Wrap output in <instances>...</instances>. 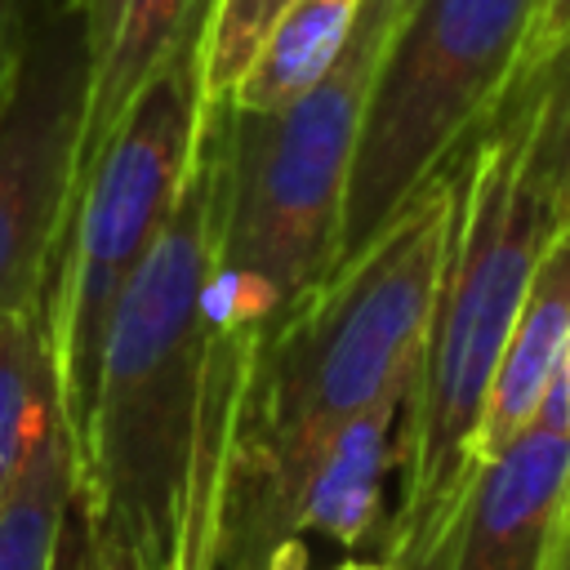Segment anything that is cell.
<instances>
[{
	"mask_svg": "<svg viewBox=\"0 0 570 570\" xmlns=\"http://www.w3.org/2000/svg\"><path fill=\"white\" fill-rule=\"evenodd\" d=\"M570 494V419L552 383L534 423L476 472L441 570H548Z\"/></svg>",
	"mask_w": 570,
	"mask_h": 570,
	"instance_id": "8",
	"label": "cell"
},
{
	"mask_svg": "<svg viewBox=\"0 0 570 570\" xmlns=\"http://www.w3.org/2000/svg\"><path fill=\"white\" fill-rule=\"evenodd\" d=\"M521 80L534 94V165L557 227H570V40Z\"/></svg>",
	"mask_w": 570,
	"mask_h": 570,
	"instance_id": "14",
	"label": "cell"
},
{
	"mask_svg": "<svg viewBox=\"0 0 570 570\" xmlns=\"http://www.w3.org/2000/svg\"><path fill=\"white\" fill-rule=\"evenodd\" d=\"M27 0H0V107L9 98V85L18 76V58H22V45H27Z\"/></svg>",
	"mask_w": 570,
	"mask_h": 570,
	"instance_id": "17",
	"label": "cell"
},
{
	"mask_svg": "<svg viewBox=\"0 0 570 570\" xmlns=\"http://www.w3.org/2000/svg\"><path fill=\"white\" fill-rule=\"evenodd\" d=\"M401 0H365L338 62L281 111L227 102V196L214 312L263 347L338 267L365 98L401 22Z\"/></svg>",
	"mask_w": 570,
	"mask_h": 570,
	"instance_id": "4",
	"label": "cell"
},
{
	"mask_svg": "<svg viewBox=\"0 0 570 570\" xmlns=\"http://www.w3.org/2000/svg\"><path fill=\"white\" fill-rule=\"evenodd\" d=\"M227 102H209L191 183L129 276L94 387L67 423L76 503L120 570H218L258 347L214 312Z\"/></svg>",
	"mask_w": 570,
	"mask_h": 570,
	"instance_id": "1",
	"label": "cell"
},
{
	"mask_svg": "<svg viewBox=\"0 0 570 570\" xmlns=\"http://www.w3.org/2000/svg\"><path fill=\"white\" fill-rule=\"evenodd\" d=\"M53 570H120L98 543L94 534L85 530V517H80V503H71V517H67V530H62V548H58V566Z\"/></svg>",
	"mask_w": 570,
	"mask_h": 570,
	"instance_id": "18",
	"label": "cell"
},
{
	"mask_svg": "<svg viewBox=\"0 0 570 570\" xmlns=\"http://www.w3.org/2000/svg\"><path fill=\"white\" fill-rule=\"evenodd\" d=\"M85 125V45L76 13L27 27L18 76L0 107V325L45 307L76 200Z\"/></svg>",
	"mask_w": 570,
	"mask_h": 570,
	"instance_id": "7",
	"label": "cell"
},
{
	"mask_svg": "<svg viewBox=\"0 0 570 570\" xmlns=\"http://www.w3.org/2000/svg\"><path fill=\"white\" fill-rule=\"evenodd\" d=\"M561 396H566V419H570V343H566V361H561Z\"/></svg>",
	"mask_w": 570,
	"mask_h": 570,
	"instance_id": "22",
	"label": "cell"
},
{
	"mask_svg": "<svg viewBox=\"0 0 570 570\" xmlns=\"http://www.w3.org/2000/svg\"><path fill=\"white\" fill-rule=\"evenodd\" d=\"M401 4H405V9H410V4H414V0H401Z\"/></svg>",
	"mask_w": 570,
	"mask_h": 570,
	"instance_id": "23",
	"label": "cell"
},
{
	"mask_svg": "<svg viewBox=\"0 0 570 570\" xmlns=\"http://www.w3.org/2000/svg\"><path fill=\"white\" fill-rule=\"evenodd\" d=\"M334 570H396V566H392V561H383V557H379V561H361V557H347V561H338Z\"/></svg>",
	"mask_w": 570,
	"mask_h": 570,
	"instance_id": "21",
	"label": "cell"
},
{
	"mask_svg": "<svg viewBox=\"0 0 570 570\" xmlns=\"http://www.w3.org/2000/svg\"><path fill=\"white\" fill-rule=\"evenodd\" d=\"M552 227L534 165V94L517 76L459 151L450 254L396 428V503L379 543L396 570H441L481 472L485 401Z\"/></svg>",
	"mask_w": 570,
	"mask_h": 570,
	"instance_id": "2",
	"label": "cell"
},
{
	"mask_svg": "<svg viewBox=\"0 0 570 570\" xmlns=\"http://www.w3.org/2000/svg\"><path fill=\"white\" fill-rule=\"evenodd\" d=\"M570 40V0H539L534 9V22H530V36H525V49H521V71H534L539 62H548L561 45Z\"/></svg>",
	"mask_w": 570,
	"mask_h": 570,
	"instance_id": "16",
	"label": "cell"
},
{
	"mask_svg": "<svg viewBox=\"0 0 570 570\" xmlns=\"http://www.w3.org/2000/svg\"><path fill=\"white\" fill-rule=\"evenodd\" d=\"M76 503V459L62 405L40 423L9 494L0 499V570H53Z\"/></svg>",
	"mask_w": 570,
	"mask_h": 570,
	"instance_id": "12",
	"label": "cell"
},
{
	"mask_svg": "<svg viewBox=\"0 0 570 570\" xmlns=\"http://www.w3.org/2000/svg\"><path fill=\"white\" fill-rule=\"evenodd\" d=\"M459 209V156L254 356L236 490L365 405L410 392ZM232 490V499H236Z\"/></svg>",
	"mask_w": 570,
	"mask_h": 570,
	"instance_id": "3",
	"label": "cell"
},
{
	"mask_svg": "<svg viewBox=\"0 0 570 570\" xmlns=\"http://www.w3.org/2000/svg\"><path fill=\"white\" fill-rule=\"evenodd\" d=\"M361 9L365 0H289L272 18L227 102L236 111H281L303 98L347 49Z\"/></svg>",
	"mask_w": 570,
	"mask_h": 570,
	"instance_id": "11",
	"label": "cell"
},
{
	"mask_svg": "<svg viewBox=\"0 0 570 570\" xmlns=\"http://www.w3.org/2000/svg\"><path fill=\"white\" fill-rule=\"evenodd\" d=\"M566 343H570V227H552L530 272L521 312L512 321V334L485 401V419L476 436L481 468L499 459L534 423L539 405L561 379Z\"/></svg>",
	"mask_w": 570,
	"mask_h": 570,
	"instance_id": "10",
	"label": "cell"
},
{
	"mask_svg": "<svg viewBox=\"0 0 570 570\" xmlns=\"http://www.w3.org/2000/svg\"><path fill=\"white\" fill-rule=\"evenodd\" d=\"M214 0H71L85 45V125L76 187L138 89L205 27Z\"/></svg>",
	"mask_w": 570,
	"mask_h": 570,
	"instance_id": "9",
	"label": "cell"
},
{
	"mask_svg": "<svg viewBox=\"0 0 570 570\" xmlns=\"http://www.w3.org/2000/svg\"><path fill=\"white\" fill-rule=\"evenodd\" d=\"M205 120L209 94L200 27L138 89L76 187L45 294L58 405L67 423L80 414L94 387L107 321L129 276L151 254L191 183Z\"/></svg>",
	"mask_w": 570,
	"mask_h": 570,
	"instance_id": "5",
	"label": "cell"
},
{
	"mask_svg": "<svg viewBox=\"0 0 570 570\" xmlns=\"http://www.w3.org/2000/svg\"><path fill=\"white\" fill-rule=\"evenodd\" d=\"M289 0H214L205 18V94L209 102H227L240 85L249 58L258 53L272 18Z\"/></svg>",
	"mask_w": 570,
	"mask_h": 570,
	"instance_id": "15",
	"label": "cell"
},
{
	"mask_svg": "<svg viewBox=\"0 0 570 570\" xmlns=\"http://www.w3.org/2000/svg\"><path fill=\"white\" fill-rule=\"evenodd\" d=\"M53 405H58V379H53L45 307L18 312L0 325V499L9 494Z\"/></svg>",
	"mask_w": 570,
	"mask_h": 570,
	"instance_id": "13",
	"label": "cell"
},
{
	"mask_svg": "<svg viewBox=\"0 0 570 570\" xmlns=\"http://www.w3.org/2000/svg\"><path fill=\"white\" fill-rule=\"evenodd\" d=\"M71 0H27V18L36 22V18H45V13H62Z\"/></svg>",
	"mask_w": 570,
	"mask_h": 570,
	"instance_id": "20",
	"label": "cell"
},
{
	"mask_svg": "<svg viewBox=\"0 0 570 570\" xmlns=\"http://www.w3.org/2000/svg\"><path fill=\"white\" fill-rule=\"evenodd\" d=\"M548 570H570V494H566V508H561V521H557V539H552Z\"/></svg>",
	"mask_w": 570,
	"mask_h": 570,
	"instance_id": "19",
	"label": "cell"
},
{
	"mask_svg": "<svg viewBox=\"0 0 570 570\" xmlns=\"http://www.w3.org/2000/svg\"><path fill=\"white\" fill-rule=\"evenodd\" d=\"M232 570H245V566H232Z\"/></svg>",
	"mask_w": 570,
	"mask_h": 570,
	"instance_id": "24",
	"label": "cell"
},
{
	"mask_svg": "<svg viewBox=\"0 0 570 570\" xmlns=\"http://www.w3.org/2000/svg\"><path fill=\"white\" fill-rule=\"evenodd\" d=\"M534 9L539 0H414L401 13L365 98L338 267L490 120L517 80Z\"/></svg>",
	"mask_w": 570,
	"mask_h": 570,
	"instance_id": "6",
	"label": "cell"
}]
</instances>
